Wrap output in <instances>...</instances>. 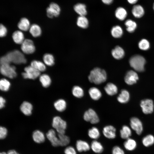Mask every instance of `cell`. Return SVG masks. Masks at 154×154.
I'll use <instances>...</instances> for the list:
<instances>
[{"instance_id": "836d02e7", "label": "cell", "mask_w": 154, "mask_h": 154, "mask_svg": "<svg viewBox=\"0 0 154 154\" xmlns=\"http://www.w3.org/2000/svg\"><path fill=\"white\" fill-rule=\"evenodd\" d=\"M90 147L93 152L97 153H102L104 149L102 144L96 140L93 141L92 142Z\"/></svg>"}, {"instance_id": "9a60e30c", "label": "cell", "mask_w": 154, "mask_h": 154, "mask_svg": "<svg viewBox=\"0 0 154 154\" xmlns=\"http://www.w3.org/2000/svg\"><path fill=\"white\" fill-rule=\"evenodd\" d=\"M33 107L30 102L24 101L21 104L20 109L21 112L25 115L28 116L32 114Z\"/></svg>"}, {"instance_id": "7c38bea8", "label": "cell", "mask_w": 154, "mask_h": 154, "mask_svg": "<svg viewBox=\"0 0 154 154\" xmlns=\"http://www.w3.org/2000/svg\"><path fill=\"white\" fill-rule=\"evenodd\" d=\"M139 79L137 73L133 70L128 71L124 78L125 82L129 85H132L135 83Z\"/></svg>"}, {"instance_id": "d6a6232c", "label": "cell", "mask_w": 154, "mask_h": 154, "mask_svg": "<svg viewBox=\"0 0 154 154\" xmlns=\"http://www.w3.org/2000/svg\"><path fill=\"white\" fill-rule=\"evenodd\" d=\"M39 80L43 87L45 88L48 87L51 82L50 78L46 74H43L40 76Z\"/></svg>"}, {"instance_id": "ffe728a7", "label": "cell", "mask_w": 154, "mask_h": 154, "mask_svg": "<svg viewBox=\"0 0 154 154\" xmlns=\"http://www.w3.org/2000/svg\"><path fill=\"white\" fill-rule=\"evenodd\" d=\"M88 92L91 98L94 100H98L102 96L101 91L96 87L91 88L89 90Z\"/></svg>"}, {"instance_id": "e575fe53", "label": "cell", "mask_w": 154, "mask_h": 154, "mask_svg": "<svg viewBox=\"0 0 154 154\" xmlns=\"http://www.w3.org/2000/svg\"><path fill=\"white\" fill-rule=\"evenodd\" d=\"M142 142L145 147L151 146L154 143V136L151 134L148 135L143 138Z\"/></svg>"}, {"instance_id": "1f68e13d", "label": "cell", "mask_w": 154, "mask_h": 154, "mask_svg": "<svg viewBox=\"0 0 154 154\" xmlns=\"http://www.w3.org/2000/svg\"><path fill=\"white\" fill-rule=\"evenodd\" d=\"M111 33L114 38H118L121 37L123 34V30L119 25L113 26L111 30Z\"/></svg>"}, {"instance_id": "e0dca14e", "label": "cell", "mask_w": 154, "mask_h": 154, "mask_svg": "<svg viewBox=\"0 0 154 154\" xmlns=\"http://www.w3.org/2000/svg\"><path fill=\"white\" fill-rule=\"evenodd\" d=\"M111 54L114 58L117 60H119L124 57L125 52L123 49L121 47L117 46L112 50Z\"/></svg>"}, {"instance_id": "bcb514c9", "label": "cell", "mask_w": 154, "mask_h": 154, "mask_svg": "<svg viewBox=\"0 0 154 154\" xmlns=\"http://www.w3.org/2000/svg\"><path fill=\"white\" fill-rule=\"evenodd\" d=\"M65 154H77L75 148L71 146L67 147L64 151Z\"/></svg>"}, {"instance_id": "ab89813d", "label": "cell", "mask_w": 154, "mask_h": 154, "mask_svg": "<svg viewBox=\"0 0 154 154\" xmlns=\"http://www.w3.org/2000/svg\"><path fill=\"white\" fill-rule=\"evenodd\" d=\"M72 93L74 97L78 98L82 97L84 95V92L83 89L77 86L73 87L72 90Z\"/></svg>"}, {"instance_id": "8d00e7d4", "label": "cell", "mask_w": 154, "mask_h": 154, "mask_svg": "<svg viewBox=\"0 0 154 154\" xmlns=\"http://www.w3.org/2000/svg\"><path fill=\"white\" fill-rule=\"evenodd\" d=\"M127 31L129 33L133 32L136 29L137 25L136 23L131 19L127 20L125 23Z\"/></svg>"}, {"instance_id": "3957f363", "label": "cell", "mask_w": 154, "mask_h": 154, "mask_svg": "<svg viewBox=\"0 0 154 154\" xmlns=\"http://www.w3.org/2000/svg\"><path fill=\"white\" fill-rule=\"evenodd\" d=\"M6 55L11 63L20 64H25L27 62V60L24 54L18 50H14L9 52Z\"/></svg>"}, {"instance_id": "b9f144b4", "label": "cell", "mask_w": 154, "mask_h": 154, "mask_svg": "<svg viewBox=\"0 0 154 154\" xmlns=\"http://www.w3.org/2000/svg\"><path fill=\"white\" fill-rule=\"evenodd\" d=\"M11 86L10 82L5 78H2L0 80V90L4 92L9 90Z\"/></svg>"}, {"instance_id": "30bf717a", "label": "cell", "mask_w": 154, "mask_h": 154, "mask_svg": "<svg viewBox=\"0 0 154 154\" xmlns=\"http://www.w3.org/2000/svg\"><path fill=\"white\" fill-rule=\"evenodd\" d=\"M140 105L144 114H148L153 112L154 105L153 101L151 100L146 99L142 100Z\"/></svg>"}, {"instance_id": "60d3db41", "label": "cell", "mask_w": 154, "mask_h": 154, "mask_svg": "<svg viewBox=\"0 0 154 154\" xmlns=\"http://www.w3.org/2000/svg\"><path fill=\"white\" fill-rule=\"evenodd\" d=\"M58 137L59 141L60 146H64L68 145L70 143V139L67 136L64 134H58Z\"/></svg>"}, {"instance_id": "cb8c5ba5", "label": "cell", "mask_w": 154, "mask_h": 154, "mask_svg": "<svg viewBox=\"0 0 154 154\" xmlns=\"http://www.w3.org/2000/svg\"><path fill=\"white\" fill-rule=\"evenodd\" d=\"M123 146L128 151H132L134 150L136 147L137 143L136 141L133 139L129 138L125 141Z\"/></svg>"}, {"instance_id": "8992f818", "label": "cell", "mask_w": 154, "mask_h": 154, "mask_svg": "<svg viewBox=\"0 0 154 154\" xmlns=\"http://www.w3.org/2000/svg\"><path fill=\"white\" fill-rule=\"evenodd\" d=\"M24 72L22 73L23 77L25 79L34 80L40 74V72L31 66L25 67L24 68Z\"/></svg>"}, {"instance_id": "816d5d0a", "label": "cell", "mask_w": 154, "mask_h": 154, "mask_svg": "<svg viewBox=\"0 0 154 154\" xmlns=\"http://www.w3.org/2000/svg\"><path fill=\"white\" fill-rule=\"evenodd\" d=\"M128 2L130 4H133L136 3L138 0H127Z\"/></svg>"}, {"instance_id": "7bdbcfd3", "label": "cell", "mask_w": 154, "mask_h": 154, "mask_svg": "<svg viewBox=\"0 0 154 154\" xmlns=\"http://www.w3.org/2000/svg\"><path fill=\"white\" fill-rule=\"evenodd\" d=\"M138 46L140 49L146 50L149 48L150 44L147 40L143 39L141 40L139 42Z\"/></svg>"}, {"instance_id": "ba28073f", "label": "cell", "mask_w": 154, "mask_h": 154, "mask_svg": "<svg viewBox=\"0 0 154 154\" xmlns=\"http://www.w3.org/2000/svg\"><path fill=\"white\" fill-rule=\"evenodd\" d=\"M60 11V9L59 5L54 2L51 3L46 9L47 15L50 18L58 16Z\"/></svg>"}, {"instance_id": "ee69618b", "label": "cell", "mask_w": 154, "mask_h": 154, "mask_svg": "<svg viewBox=\"0 0 154 154\" xmlns=\"http://www.w3.org/2000/svg\"><path fill=\"white\" fill-rule=\"evenodd\" d=\"M112 154H125V152L120 147L116 146L112 149Z\"/></svg>"}, {"instance_id": "f907efd6", "label": "cell", "mask_w": 154, "mask_h": 154, "mask_svg": "<svg viewBox=\"0 0 154 154\" xmlns=\"http://www.w3.org/2000/svg\"><path fill=\"white\" fill-rule=\"evenodd\" d=\"M7 154H20L14 150H11L9 151Z\"/></svg>"}, {"instance_id": "74e56055", "label": "cell", "mask_w": 154, "mask_h": 154, "mask_svg": "<svg viewBox=\"0 0 154 154\" xmlns=\"http://www.w3.org/2000/svg\"><path fill=\"white\" fill-rule=\"evenodd\" d=\"M43 59L45 64L48 66H51L54 64V57L50 54H45L43 56Z\"/></svg>"}, {"instance_id": "681fc988", "label": "cell", "mask_w": 154, "mask_h": 154, "mask_svg": "<svg viewBox=\"0 0 154 154\" xmlns=\"http://www.w3.org/2000/svg\"><path fill=\"white\" fill-rule=\"evenodd\" d=\"M102 1L104 4L109 5L112 2L113 0H102Z\"/></svg>"}, {"instance_id": "83f0119b", "label": "cell", "mask_w": 154, "mask_h": 154, "mask_svg": "<svg viewBox=\"0 0 154 154\" xmlns=\"http://www.w3.org/2000/svg\"><path fill=\"white\" fill-rule=\"evenodd\" d=\"M89 23L88 20L85 16H80L77 18L76 24L80 28L86 29L88 27Z\"/></svg>"}, {"instance_id": "d6986e66", "label": "cell", "mask_w": 154, "mask_h": 154, "mask_svg": "<svg viewBox=\"0 0 154 154\" xmlns=\"http://www.w3.org/2000/svg\"><path fill=\"white\" fill-rule=\"evenodd\" d=\"M131 12L134 16L137 18L142 17L145 13L143 8L139 5H134L132 8Z\"/></svg>"}, {"instance_id": "f5cc1de1", "label": "cell", "mask_w": 154, "mask_h": 154, "mask_svg": "<svg viewBox=\"0 0 154 154\" xmlns=\"http://www.w3.org/2000/svg\"><path fill=\"white\" fill-rule=\"evenodd\" d=\"M0 154H7V153L5 152H1Z\"/></svg>"}, {"instance_id": "4dcf8cb0", "label": "cell", "mask_w": 154, "mask_h": 154, "mask_svg": "<svg viewBox=\"0 0 154 154\" xmlns=\"http://www.w3.org/2000/svg\"><path fill=\"white\" fill-rule=\"evenodd\" d=\"M54 106L56 109L59 112L64 111L66 107V103L63 99H59L54 102Z\"/></svg>"}, {"instance_id": "2e32d148", "label": "cell", "mask_w": 154, "mask_h": 154, "mask_svg": "<svg viewBox=\"0 0 154 154\" xmlns=\"http://www.w3.org/2000/svg\"><path fill=\"white\" fill-rule=\"evenodd\" d=\"M76 145L77 150L80 152L87 151L90 150V147L88 142L80 140L76 141Z\"/></svg>"}, {"instance_id": "484cf974", "label": "cell", "mask_w": 154, "mask_h": 154, "mask_svg": "<svg viewBox=\"0 0 154 154\" xmlns=\"http://www.w3.org/2000/svg\"><path fill=\"white\" fill-rule=\"evenodd\" d=\"M129 98V94L128 91L126 90H123L117 97V100L120 103L124 104L127 102Z\"/></svg>"}, {"instance_id": "6da1fadb", "label": "cell", "mask_w": 154, "mask_h": 154, "mask_svg": "<svg viewBox=\"0 0 154 154\" xmlns=\"http://www.w3.org/2000/svg\"><path fill=\"white\" fill-rule=\"evenodd\" d=\"M107 78L106 71L98 67L95 68L90 72L88 79L91 82L96 84H100L105 82Z\"/></svg>"}, {"instance_id": "5b68a950", "label": "cell", "mask_w": 154, "mask_h": 154, "mask_svg": "<svg viewBox=\"0 0 154 154\" xmlns=\"http://www.w3.org/2000/svg\"><path fill=\"white\" fill-rule=\"evenodd\" d=\"M0 72L3 75L10 78H15L17 75L15 67L10 64L1 65Z\"/></svg>"}, {"instance_id": "277c9868", "label": "cell", "mask_w": 154, "mask_h": 154, "mask_svg": "<svg viewBox=\"0 0 154 154\" xmlns=\"http://www.w3.org/2000/svg\"><path fill=\"white\" fill-rule=\"evenodd\" d=\"M52 125L59 134H65L67 126L66 121L58 116L54 117L53 119Z\"/></svg>"}, {"instance_id": "44dd1931", "label": "cell", "mask_w": 154, "mask_h": 154, "mask_svg": "<svg viewBox=\"0 0 154 154\" xmlns=\"http://www.w3.org/2000/svg\"><path fill=\"white\" fill-rule=\"evenodd\" d=\"M105 91L108 95L112 96L117 92V88L114 84L112 83H108L104 88Z\"/></svg>"}, {"instance_id": "f1b7e54d", "label": "cell", "mask_w": 154, "mask_h": 154, "mask_svg": "<svg viewBox=\"0 0 154 154\" xmlns=\"http://www.w3.org/2000/svg\"><path fill=\"white\" fill-rule=\"evenodd\" d=\"M132 134L131 129L128 126L123 125L120 131V136L123 139H127L129 138Z\"/></svg>"}, {"instance_id": "7402d4cb", "label": "cell", "mask_w": 154, "mask_h": 154, "mask_svg": "<svg viewBox=\"0 0 154 154\" xmlns=\"http://www.w3.org/2000/svg\"><path fill=\"white\" fill-rule=\"evenodd\" d=\"M17 26L21 30L27 31L30 27V23L29 20L26 18H22L19 22Z\"/></svg>"}, {"instance_id": "9c48e42d", "label": "cell", "mask_w": 154, "mask_h": 154, "mask_svg": "<svg viewBox=\"0 0 154 154\" xmlns=\"http://www.w3.org/2000/svg\"><path fill=\"white\" fill-rule=\"evenodd\" d=\"M21 49L25 54H30L33 53L35 50L33 42L31 40L25 39L21 44Z\"/></svg>"}, {"instance_id": "f546056e", "label": "cell", "mask_w": 154, "mask_h": 154, "mask_svg": "<svg viewBox=\"0 0 154 154\" xmlns=\"http://www.w3.org/2000/svg\"><path fill=\"white\" fill-rule=\"evenodd\" d=\"M29 32L34 37H37L40 36L42 33L40 27L37 24H33L31 26L29 29Z\"/></svg>"}, {"instance_id": "52a82bcc", "label": "cell", "mask_w": 154, "mask_h": 154, "mask_svg": "<svg viewBox=\"0 0 154 154\" xmlns=\"http://www.w3.org/2000/svg\"><path fill=\"white\" fill-rule=\"evenodd\" d=\"M83 118L86 121L90 122L93 124L97 123L99 121V119L97 114L92 109H89L85 112Z\"/></svg>"}, {"instance_id": "ac0fdd59", "label": "cell", "mask_w": 154, "mask_h": 154, "mask_svg": "<svg viewBox=\"0 0 154 154\" xmlns=\"http://www.w3.org/2000/svg\"><path fill=\"white\" fill-rule=\"evenodd\" d=\"M32 137L34 141L38 143H43L45 140L44 134L41 131L38 130L33 131L32 134Z\"/></svg>"}, {"instance_id": "7dc6e473", "label": "cell", "mask_w": 154, "mask_h": 154, "mask_svg": "<svg viewBox=\"0 0 154 154\" xmlns=\"http://www.w3.org/2000/svg\"><path fill=\"white\" fill-rule=\"evenodd\" d=\"M7 30L6 28L2 24L0 26V36L1 37H5L7 35Z\"/></svg>"}, {"instance_id": "5bb4252c", "label": "cell", "mask_w": 154, "mask_h": 154, "mask_svg": "<svg viewBox=\"0 0 154 154\" xmlns=\"http://www.w3.org/2000/svg\"><path fill=\"white\" fill-rule=\"evenodd\" d=\"M116 130L113 126L109 125L105 126L103 129V133L104 136L109 139L115 138L116 136Z\"/></svg>"}, {"instance_id": "7a4b0ae2", "label": "cell", "mask_w": 154, "mask_h": 154, "mask_svg": "<svg viewBox=\"0 0 154 154\" xmlns=\"http://www.w3.org/2000/svg\"><path fill=\"white\" fill-rule=\"evenodd\" d=\"M145 62V60L144 57L138 54L132 56L129 60L131 66L138 72H141L144 70Z\"/></svg>"}, {"instance_id": "603a6c76", "label": "cell", "mask_w": 154, "mask_h": 154, "mask_svg": "<svg viewBox=\"0 0 154 154\" xmlns=\"http://www.w3.org/2000/svg\"><path fill=\"white\" fill-rule=\"evenodd\" d=\"M12 37L14 41L18 44H21L24 40V34L20 31H15L12 34Z\"/></svg>"}, {"instance_id": "d4e9b609", "label": "cell", "mask_w": 154, "mask_h": 154, "mask_svg": "<svg viewBox=\"0 0 154 154\" xmlns=\"http://www.w3.org/2000/svg\"><path fill=\"white\" fill-rule=\"evenodd\" d=\"M75 11L81 16H85L87 14L86 5L83 4L78 3L75 5L74 7Z\"/></svg>"}, {"instance_id": "8fae6325", "label": "cell", "mask_w": 154, "mask_h": 154, "mask_svg": "<svg viewBox=\"0 0 154 154\" xmlns=\"http://www.w3.org/2000/svg\"><path fill=\"white\" fill-rule=\"evenodd\" d=\"M130 125L131 128L138 135H141L143 131L142 123L137 118L133 117L130 119Z\"/></svg>"}, {"instance_id": "f35d334b", "label": "cell", "mask_w": 154, "mask_h": 154, "mask_svg": "<svg viewBox=\"0 0 154 154\" xmlns=\"http://www.w3.org/2000/svg\"><path fill=\"white\" fill-rule=\"evenodd\" d=\"M88 135L91 138L96 139L100 136V133L99 129L97 128L93 127L88 130Z\"/></svg>"}, {"instance_id": "db71d44e", "label": "cell", "mask_w": 154, "mask_h": 154, "mask_svg": "<svg viewBox=\"0 0 154 154\" xmlns=\"http://www.w3.org/2000/svg\"><path fill=\"white\" fill-rule=\"evenodd\" d=\"M153 10H154V3L153 4Z\"/></svg>"}, {"instance_id": "4fadbf2b", "label": "cell", "mask_w": 154, "mask_h": 154, "mask_svg": "<svg viewBox=\"0 0 154 154\" xmlns=\"http://www.w3.org/2000/svg\"><path fill=\"white\" fill-rule=\"evenodd\" d=\"M46 137L50 141L52 145L54 147L60 146L58 137L56 136L55 131L53 129H50L46 133Z\"/></svg>"}, {"instance_id": "f6af8a7d", "label": "cell", "mask_w": 154, "mask_h": 154, "mask_svg": "<svg viewBox=\"0 0 154 154\" xmlns=\"http://www.w3.org/2000/svg\"><path fill=\"white\" fill-rule=\"evenodd\" d=\"M7 133V129L5 127L1 126L0 127V138L3 139L6 137Z\"/></svg>"}, {"instance_id": "c3c4849f", "label": "cell", "mask_w": 154, "mask_h": 154, "mask_svg": "<svg viewBox=\"0 0 154 154\" xmlns=\"http://www.w3.org/2000/svg\"><path fill=\"white\" fill-rule=\"evenodd\" d=\"M5 99L3 97L1 96L0 98V108L1 109L3 108L5 106Z\"/></svg>"}, {"instance_id": "4316f807", "label": "cell", "mask_w": 154, "mask_h": 154, "mask_svg": "<svg viewBox=\"0 0 154 154\" xmlns=\"http://www.w3.org/2000/svg\"><path fill=\"white\" fill-rule=\"evenodd\" d=\"M127 15V12L126 9L124 8L119 7L117 8L115 12L116 17L120 21L124 20Z\"/></svg>"}, {"instance_id": "d590c367", "label": "cell", "mask_w": 154, "mask_h": 154, "mask_svg": "<svg viewBox=\"0 0 154 154\" xmlns=\"http://www.w3.org/2000/svg\"><path fill=\"white\" fill-rule=\"evenodd\" d=\"M31 66L40 72H44L46 70L45 64L40 61L33 60L31 62Z\"/></svg>"}]
</instances>
